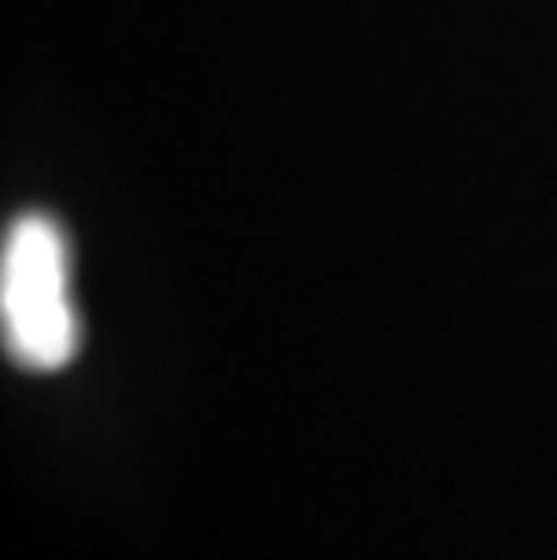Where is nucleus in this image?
I'll return each instance as SVG.
<instances>
[{"instance_id":"1","label":"nucleus","mask_w":557,"mask_h":560,"mask_svg":"<svg viewBox=\"0 0 557 560\" xmlns=\"http://www.w3.org/2000/svg\"><path fill=\"white\" fill-rule=\"evenodd\" d=\"M0 318L8 351L22 365L51 373L73 359L77 315L69 301L66 240L44 213H26L4 235Z\"/></svg>"}]
</instances>
